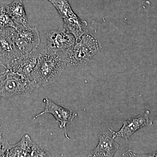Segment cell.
Returning <instances> with one entry per match:
<instances>
[{
  "label": "cell",
  "mask_w": 157,
  "mask_h": 157,
  "mask_svg": "<svg viewBox=\"0 0 157 157\" xmlns=\"http://www.w3.org/2000/svg\"><path fill=\"white\" fill-rule=\"evenodd\" d=\"M67 67L63 52H54L46 49L39 51L37 63L29 78L38 86H46L55 82Z\"/></svg>",
  "instance_id": "6da1fadb"
},
{
  "label": "cell",
  "mask_w": 157,
  "mask_h": 157,
  "mask_svg": "<svg viewBox=\"0 0 157 157\" xmlns=\"http://www.w3.org/2000/svg\"><path fill=\"white\" fill-rule=\"evenodd\" d=\"M99 49L97 39L87 33L73 47L62 52L67 67H82L87 64Z\"/></svg>",
  "instance_id": "7a4b0ae2"
},
{
  "label": "cell",
  "mask_w": 157,
  "mask_h": 157,
  "mask_svg": "<svg viewBox=\"0 0 157 157\" xmlns=\"http://www.w3.org/2000/svg\"><path fill=\"white\" fill-rule=\"evenodd\" d=\"M38 85L29 77L6 70V76L0 82V98H9L21 94H29Z\"/></svg>",
  "instance_id": "3957f363"
},
{
  "label": "cell",
  "mask_w": 157,
  "mask_h": 157,
  "mask_svg": "<svg viewBox=\"0 0 157 157\" xmlns=\"http://www.w3.org/2000/svg\"><path fill=\"white\" fill-rule=\"evenodd\" d=\"M11 37L15 47L22 53H28L37 49L40 39L37 28L18 25L11 28Z\"/></svg>",
  "instance_id": "277c9868"
},
{
  "label": "cell",
  "mask_w": 157,
  "mask_h": 157,
  "mask_svg": "<svg viewBox=\"0 0 157 157\" xmlns=\"http://www.w3.org/2000/svg\"><path fill=\"white\" fill-rule=\"evenodd\" d=\"M42 147L33 142L29 135H25L18 143L12 145L8 157H50Z\"/></svg>",
  "instance_id": "5b68a950"
},
{
  "label": "cell",
  "mask_w": 157,
  "mask_h": 157,
  "mask_svg": "<svg viewBox=\"0 0 157 157\" xmlns=\"http://www.w3.org/2000/svg\"><path fill=\"white\" fill-rule=\"evenodd\" d=\"M45 103V108L44 110L35 116L34 120L39 117L45 113H50L53 115L57 121L59 122V127L60 128L64 129L65 136L69 139L67 132V124L72 121L77 116V113L72 110L65 109L58 105L48 98H45L43 100Z\"/></svg>",
  "instance_id": "8992f818"
},
{
  "label": "cell",
  "mask_w": 157,
  "mask_h": 157,
  "mask_svg": "<svg viewBox=\"0 0 157 157\" xmlns=\"http://www.w3.org/2000/svg\"><path fill=\"white\" fill-rule=\"evenodd\" d=\"M46 37L47 45L45 49L51 52L66 51L73 47L76 43L73 35L64 29L49 31Z\"/></svg>",
  "instance_id": "52a82bcc"
},
{
  "label": "cell",
  "mask_w": 157,
  "mask_h": 157,
  "mask_svg": "<svg viewBox=\"0 0 157 157\" xmlns=\"http://www.w3.org/2000/svg\"><path fill=\"white\" fill-rule=\"evenodd\" d=\"M149 110H147L143 113L123 122L121 128L118 132H115L109 128L112 133V138L114 139L119 137L127 140L137 130L147 126L151 125L153 122L149 118Z\"/></svg>",
  "instance_id": "ba28073f"
},
{
  "label": "cell",
  "mask_w": 157,
  "mask_h": 157,
  "mask_svg": "<svg viewBox=\"0 0 157 157\" xmlns=\"http://www.w3.org/2000/svg\"><path fill=\"white\" fill-rule=\"evenodd\" d=\"M11 28L0 30V65L6 70L22 54L15 47L11 37Z\"/></svg>",
  "instance_id": "9c48e42d"
},
{
  "label": "cell",
  "mask_w": 157,
  "mask_h": 157,
  "mask_svg": "<svg viewBox=\"0 0 157 157\" xmlns=\"http://www.w3.org/2000/svg\"><path fill=\"white\" fill-rule=\"evenodd\" d=\"M39 51L36 49L29 53L21 54L6 70L29 77L36 64Z\"/></svg>",
  "instance_id": "30bf717a"
},
{
  "label": "cell",
  "mask_w": 157,
  "mask_h": 157,
  "mask_svg": "<svg viewBox=\"0 0 157 157\" xmlns=\"http://www.w3.org/2000/svg\"><path fill=\"white\" fill-rule=\"evenodd\" d=\"M119 145L111 137L105 135H99V142L94 149L88 157H113L118 149Z\"/></svg>",
  "instance_id": "8fae6325"
},
{
  "label": "cell",
  "mask_w": 157,
  "mask_h": 157,
  "mask_svg": "<svg viewBox=\"0 0 157 157\" xmlns=\"http://www.w3.org/2000/svg\"><path fill=\"white\" fill-rule=\"evenodd\" d=\"M5 7L16 26H28V20L22 0H14L11 4Z\"/></svg>",
  "instance_id": "7c38bea8"
},
{
  "label": "cell",
  "mask_w": 157,
  "mask_h": 157,
  "mask_svg": "<svg viewBox=\"0 0 157 157\" xmlns=\"http://www.w3.org/2000/svg\"><path fill=\"white\" fill-rule=\"evenodd\" d=\"M63 20L64 29L73 35L76 42H78L83 35L88 33L87 22L82 20L77 15Z\"/></svg>",
  "instance_id": "4fadbf2b"
},
{
  "label": "cell",
  "mask_w": 157,
  "mask_h": 157,
  "mask_svg": "<svg viewBox=\"0 0 157 157\" xmlns=\"http://www.w3.org/2000/svg\"><path fill=\"white\" fill-rule=\"evenodd\" d=\"M52 4L63 19L76 16L69 2V0H48Z\"/></svg>",
  "instance_id": "5bb4252c"
},
{
  "label": "cell",
  "mask_w": 157,
  "mask_h": 157,
  "mask_svg": "<svg viewBox=\"0 0 157 157\" xmlns=\"http://www.w3.org/2000/svg\"><path fill=\"white\" fill-rule=\"evenodd\" d=\"M9 28L16 29V25L7 12L5 6L0 5V30Z\"/></svg>",
  "instance_id": "9a60e30c"
},
{
  "label": "cell",
  "mask_w": 157,
  "mask_h": 157,
  "mask_svg": "<svg viewBox=\"0 0 157 157\" xmlns=\"http://www.w3.org/2000/svg\"><path fill=\"white\" fill-rule=\"evenodd\" d=\"M12 145L2 137L0 138V157H8V152Z\"/></svg>",
  "instance_id": "2e32d148"
},
{
  "label": "cell",
  "mask_w": 157,
  "mask_h": 157,
  "mask_svg": "<svg viewBox=\"0 0 157 157\" xmlns=\"http://www.w3.org/2000/svg\"><path fill=\"white\" fill-rule=\"evenodd\" d=\"M6 76V71L3 72H1L0 71V82Z\"/></svg>",
  "instance_id": "e0dca14e"
},
{
  "label": "cell",
  "mask_w": 157,
  "mask_h": 157,
  "mask_svg": "<svg viewBox=\"0 0 157 157\" xmlns=\"http://www.w3.org/2000/svg\"><path fill=\"white\" fill-rule=\"evenodd\" d=\"M3 132V126L1 121H0V138L2 137V133Z\"/></svg>",
  "instance_id": "ac0fdd59"
},
{
  "label": "cell",
  "mask_w": 157,
  "mask_h": 157,
  "mask_svg": "<svg viewBox=\"0 0 157 157\" xmlns=\"http://www.w3.org/2000/svg\"><path fill=\"white\" fill-rule=\"evenodd\" d=\"M0 121H1V118H0Z\"/></svg>",
  "instance_id": "d6986e66"
}]
</instances>
